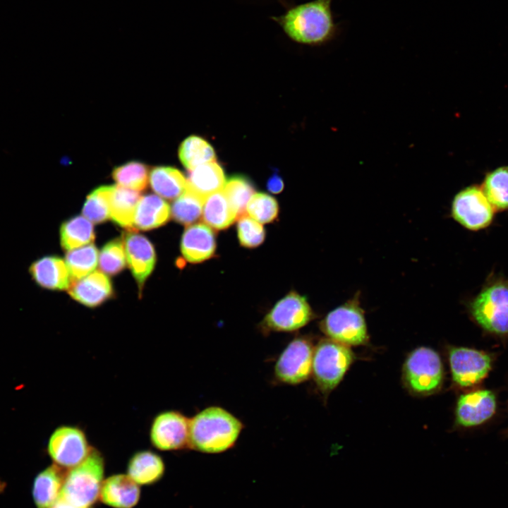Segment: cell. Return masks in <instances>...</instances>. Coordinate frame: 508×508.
Instances as JSON below:
<instances>
[{"instance_id": "6da1fadb", "label": "cell", "mask_w": 508, "mask_h": 508, "mask_svg": "<svg viewBox=\"0 0 508 508\" xmlns=\"http://www.w3.org/2000/svg\"><path fill=\"white\" fill-rule=\"evenodd\" d=\"M333 0H312L289 6L285 12L271 16L285 35L294 42L318 46L335 39L340 24L335 21Z\"/></svg>"}, {"instance_id": "7a4b0ae2", "label": "cell", "mask_w": 508, "mask_h": 508, "mask_svg": "<svg viewBox=\"0 0 508 508\" xmlns=\"http://www.w3.org/2000/svg\"><path fill=\"white\" fill-rule=\"evenodd\" d=\"M242 422L224 409L210 406L189 419L188 447L205 453L231 448L243 430Z\"/></svg>"}, {"instance_id": "3957f363", "label": "cell", "mask_w": 508, "mask_h": 508, "mask_svg": "<svg viewBox=\"0 0 508 508\" xmlns=\"http://www.w3.org/2000/svg\"><path fill=\"white\" fill-rule=\"evenodd\" d=\"M471 319L485 333L508 337V278L490 273L467 305Z\"/></svg>"}, {"instance_id": "277c9868", "label": "cell", "mask_w": 508, "mask_h": 508, "mask_svg": "<svg viewBox=\"0 0 508 508\" xmlns=\"http://www.w3.org/2000/svg\"><path fill=\"white\" fill-rule=\"evenodd\" d=\"M104 471L102 454L92 448L84 461L67 471L60 497L75 505L91 507L99 497Z\"/></svg>"}, {"instance_id": "5b68a950", "label": "cell", "mask_w": 508, "mask_h": 508, "mask_svg": "<svg viewBox=\"0 0 508 508\" xmlns=\"http://www.w3.org/2000/svg\"><path fill=\"white\" fill-rule=\"evenodd\" d=\"M353 361V354L344 344L331 339H322L314 349L312 374L319 389L331 392L340 382Z\"/></svg>"}, {"instance_id": "8992f818", "label": "cell", "mask_w": 508, "mask_h": 508, "mask_svg": "<svg viewBox=\"0 0 508 508\" xmlns=\"http://www.w3.org/2000/svg\"><path fill=\"white\" fill-rule=\"evenodd\" d=\"M320 328L329 339L346 346L364 344L368 339L357 296L330 311L321 321Z\"/></svg>"}, {"instance_id": "52a82bcc", "label": "cell", "mask_w": 508, "mask_h": 508, "mask_svg": "<svg viewBox=\"0 0 508 508\" xmlns=\"http://www.w3.org/2000/svg\"><path fill=\"white\" fill-rule=\"evenodd\" d=\"M495 212L481 187L476 185L461 190L452 202V218L471 231L489 227L494 221Z\"/></svg>"}, {"instance_id": "ba28073f", "label": "cell", "mask_w": 508, "mask_h": 508, "mask_svg": "<svg viewBox=\"0 0 508 508\" xmlns=\"http://www.w3.org/2000/svg\"><path fill=\"white\" fill-rule=\"evenodd\" d=\"M314 318V313L305 296L290 291L277 301L260 324L261 331L291 332L306 326Z\"/></svg>"}, {"instance_id": "9c48e42d", "label": "cell", "mask_w": 508, "mask_h": 508, "mask_svg": "<svg viewBox=\"0 0 508 508\" xmlns=\"http://www.w3.org/2000/svg\"><path fill=\"white\" fill-rule=\"evenodd\" d=\"M449 363L454 383L463 389H473L490 374L493 356L485 351L468 347H452Z\"/></svg>"}, {"instance_id": "30bf717a", "label": "cell", "mask_w": 508, "mask_h": 508, "mask_svg": "<svg viewBox=\"0 0 508 508\" xmlns=\"http://www.w3.org/2000/svg\"><path fill=\"white\" fill-rule=\"evenodd\" d=\"M404 375L408 387L418 394H430L440 388L443 380V366L438 353L421 347L406 361Z\"/></svg>"}, {"instance_id": "8fae6325", "label": "cell", "mask_w": 508, "mask_h": 508, "mask_svg": "<svg viewBox=\"0 0 508 508\" xmlns=\"http://www.w3.org/2000/svg\"><path fill=\"white\" fill-rule=\"evenodd\" d=\"M305 336L292 339L278 357L274 365L275 378L286 385H298L312 373L314 349Z\"/></svg>"}, {"instance_id": "7c38bea8", "label": "cell", "mask_w": 508, "mask_h": 508, "mask_svg": "<svg viewBox=\"0 0 508 508\" xmlns=\"http://www.w3.org/2000/svg\"><path fill=\"white\" fill-rule=\"evenodd\" d=\"M85 433L79 428L63 425L52 434L48 452L55 464L70 469L80 464L91 449Z\"/></svg>"}, {"instance_id": "4fadbf2b", "label": "cell", "mask_w": 508, "mask_h": 508, "mask_svg": "<svg viewBox=\"0 0 508 508\" xmlns=\"http://www.w3.org/2000/svg\"><path fill=\"white\" fill-rule=\"evenodd\" d=\"M497 398L488 389H476L461 394L456 402V423L465 428L480 426L496 413Z\"/></svg>"}, {"instance_id": "5bb4252c", "label": "cell", "mask_w": 508, "mask_h": 508, "mask_svg": "<svg viewBox=\"0 0 508 508\" xmlns=\"http://www.w3.org/2000/svg\"><path fill=\"white\" fill-rule=\"evenodd\" d=\"M189 419L176 411L159 413L152 421L150 438L157 449L173 451L188 447Z\"/></svg>"}, {"instance_id": "9a60e30c", "label": "cell", "mask_w": 508, "mask_h": 508, "mask_svg": "<svg viewBox=\"0 0 508 508\" xmlns=\"http://www.w3.org/2000/svg\"><path fill=\"white\" fill-rule=\"evenodd\" d=\"M123 241L126 262L140 292L155 265L154 246L145 236L135 231L126 233Z\"/></svg>"}, {"instance_id": "2e32d148", "label": "cell", "mask_w": 508, "mask_h": 508, "mask_svg": "<svg viewBox=\"0 0 508 508\" xmlns=\"http://www.w3.org/2000/svg\"><path fill=\"white\" fill-rule=\"evenodd\" d=\"M216 250V238L212 229L203 223L191 224L184 231L181 251L191 263H198L211 258Z\"/></svg>"}, {"instance_id": "e0dca14e", "label": "cell", "mask_w": 508, "mask_h": 508, "mask_svg": "<svg viewBox=\"0 0 508 508\" xmlns=\"http://www.w3.org/2000/svg\"><path fill=\"white\" fill-rule=\"evenodd\" d=\"M68 291L74 300L90 308L102 304L113 295L109 278L99 271L92 272L85 277L71 282Z\"/></svg>"}, {"instance_id": "ac0fdd59", "label": "cell", "mask_w": 508, "mask_h": 508, "mask_svg": "<svg viewBox=\"0 0 508 508\" xmlns=\"http://www.w3.org/2000/svg\"><path fill=\"white\" fill-rule=\"evenodd\" d=\"M29 273L40 287L54 291L68 289L71 278L66 262L55 255H47L34 261Z\"/></svg>"}, {"instance_id": "d6986e66", "label": "cell", "mask_w": 508, "mask_h": 508, "mask_svg": "<svg viewBox=\"0 0 508 508\" xmlns=\"http://www.w3.org/2000/svg\"><path fill=\"white\" fill-rule=\"evenodd\" d=\"M140 495L138 484L131 478L116 474L103 480L99 498L114 508H132L138 503Z\"/></svg>"}, {"instance_id": "ffe728a7", "label": "cell", "mask_w": 508, "mask_h": 508, "mask_svg": "<svg viewBox=\"0 0 508 508\" xmlns=\"http://www.w3.org/2000/svg\"><path fill=\"white\" fill-rule=\"evenodd\" d=\"M66 473V468L54 464L35 477L32 497L37 508H52L60 496Z\"/></svg>"}, {"instance_id": "44dd1931", "label": "cell", "mask_w": 508, "mask_h": 508, "mask_svg": "<svg viewBox=\"0 0 508 508\" xmlns=\"http://www.w3.org/2000/svg\"><path fill=\"white\" fill-rule=\"evenodd\" d=\"M169 204L155 195L140 198L135 212L133 226L135 231H147L165 224L169 219Z\"/></svg>"}, {"instance_id": "7402d4cb", "label": "cell", "mask_w": 508, "mask_h": 508, "mask_svg": "<svg viewBox=\"0 0 508 508\" xmlns=\"http://www.w3.org/2000/svg\"><path fill=\"white\" fill-rule=\"evenodd\" d=\"M186 180V187L205 198L222 190L226 183L223 169L215 160L189 170Z\"/></svg>"}, {"instance_id": "603a6c76", "label": "cell", "mask_w": 508, "mask_h": 508, "mask_svg": "<svg viewBox=\"0 0 508 508\" xmlns=\"http://www.w3.org/2000/svg\"><path fill=\"white\" fill-rule=\"evenodd\" d=\"M139 192L121 186H112L110 195V219L128 231H135L134 214L140 199Z\"/></svg>"}, {"instance_id": "cb8c5ba5", "label": "cell", "mask_w": 508, "mask_h": 508, "mask_svg": "<svg viewBox=\"0 0 508 508\" xmlns=\"http://www.w3.org/2000/svg\"><path fill=\"white\" fill-rule=\"evenodd\" d=\"M164 472L162 458L148 450L135 453L127 466L128 476L138 485L152 484L162 477Z\"/></svg>"}, {"instance_id": "d4e9b609", "label": "cell", "mask_w": 508, "mask_h": 508, "mask_svg": "<svg viewBox=\"0 0 508 508\" xmlns=\"http://www.w3.org/2000/svg\"><path fill=\"white\" fill-rule=\"evenodd\" d=\"M149 181L152 190L166 199H175L186 189L187 180L182 173L171 167L160 166L152 169Z\"/></svg>"}, {"instance_id": "484cf974", "label": "cell", "mask_w": 508, "mask_h": 508, "mask_svg": "<svg viewBox=\"0 0 508 508\" xmlns=\"http://www.w3.org/2000/svg\"><path fill=\"white\" fill-rule=\"evenodd\" d=\"M202 216L205 223L217 230L228 228L237 219L222 190L205 198Z\"/></svg>"}, {"instance_id": "4316f807", "label": "cell", "mask_w": 508, "mask_h": 508, "mask_svg": "<svg viewBox=\"0 0 508 508\" xmlns=\"http://www.w3.org/2000/svg\"><path fill=\"white\" fill-rule=\"evenodd\" d=\"M95 238L92 222L76 216L64 222L60 228L61 247L70 251L93 242Z\"/></svg>"}, {"instance_id": "83f0119b", "label": "cell", "mask_w": 508, "mask_h": 508, "mask_svg": "<svg viewBox=\"0 0 508 508\" xmlns=\"http://www.w3.org/2000/svg\"><path fill=\"white\" fill-rule=\"evenodd\" d=\"M65 262L71 283L85 277L95 270L99 262V252L93 243H90L68 251Z\"/></svg>"}, {"instance_id": "f1b7e54d", "label": "cell", "mask_w": 508, "mask_h": 508, "mask_svg": "<svg viewBox=\"0 0 508 508\" xmlns=\"http://www.w3.org/2000/svg\"><path fill=\"white\" fill-rule=\"evenodd\" d=\"M480 187L496 212L508 210V167L487 174Z\"/></svg>"}, {"instance_id": "f546056e", "label": "cell", "mask_w": 508, "mask_h": 508, "mask_svg": "<svg viewBox=\"0 0 508 508\" xmlns=\"http://www.w3.org/2000/svg\"><path fill=\"white\" fill-rule=\"evenodd\" d=\"M179 157L183 165L188 170L215 160L213 147L203 138L190 135L181 144Z\"/></svg>"}, {"instance_id": "4dcf8cb0", "label": "cell", "mask_w": 508, "mask_h": 508, "mask_svg": "<svg viewBox=\"0 0 508 508\" xmlns=\"http://www.w3.org/2000/svg\"><path fill=\"white\" fill-rule=\"evenodd\" d=\"M205 200V198L186 187L173 203L171 214L176 222L188 226L200 218Z\"/></svg>"}, {"instance_id": "1f68e13d", "label": "cell", "mask_w": 508, "mask_h": 508, "mask_svg": "<svg viewBox=\"0 0 508 508\" xmlns=\"http://www.w3.org/2000/svg\"><path fill=\"white\" fill-rule=\"evenodd\" d=\"M149 175L147 166L138 161L118 166L112 171V178L119 186L138 192L146 188Z\"/></svg>"}, {"instance_id": "d6a6232c", "label": "cell", "mask_w": 508, "mask_h": 508, "mask_svg": "<svg viewBox=\"0 0 508 508\" xmlns=\"http://www.w3.org/2000/svg\"><path fill=\"white\" fill-rule=\"evenodd\" d=\"M237 218L246 215V206L255 193L253 184L243 176H235L226 181L222 189Z\"/></svg>"}, {"instance_id": "836d02e7", "label": "cell", "mask_w": 508, "mask_h": 508, "mask_svg": "<svg viewBox=\"0 0 508 508\" xmlns=\"http://www.w3.org/2000/svg\"><path fill=\"white\" fill-rule=\"evenodd\" d=\"M112 186L95 188L88 195L83 207V216L95 224L110 219V195Z\"/></svg>"}, {"instance_id": "e575fe53", "label": "cell", "mask_w": 508, "mask_h": 508, "mask_svg": "<svg viewBox=\"0 0 508 508\" xmlns=\"http://www.w3.org/2000/svg\"><path fill=\"white\" fill-rule=\"evenodd\" d=\"M98 263L104 274L113 276L121 272L126 264L123 239L115 238L106 243L99 254Z\"/></svg>"}, {"instance_id": "d590c367", "label": "cell", "mask_w": 508, "mask_h": 508, "mask_svg": "<svg viewBox=\"0 0 508 508\" xmlns=\"http://www.w3.org/2000/svg\"><path fill=\"white\" fill-rule=\"evenodd\" d=\"M246 212L260 223H270L278 216L279 205L277 201L271 195L264 193H255L247 204Z\"/></svg>"}, {"instance_id": "8d00e7d4", "label": "cell", "mask_w": 508, "mask_h": 508, "mask_svg": "<svg viewBox=\"0 0 508 508\" xmlns=\"http://www.w3.org/2000/svg\"><path fill=\"white\" fill-rule=\"evenodd\" d=\"M236 229L239 243L245 248L258 247L265 238V231L262 225L246 215L238 219Z\"/></svg>"}, {"instance_id": "74e56055", "label": "cell", "mask_w": 508, "mask_h": 508, "mask_svg": "<svg viewBox=\"0 0 508 508\" xmlns=\"http://www.w3.org/2000/svg\"><path fill=\"white\" fill-rule=\"evenodd\" d=\"M267 188L271 193H280L284 188V183L282 178L277 174L272 175L267 183Z\"/></svg>"}, {"instance_id": "f35d334b", "label": "cell", "mask_w": 508, "mask_h": 508, "mask_svg": "<svg viewBox=\"0 0 508 508\" xmlns=\"http://www.w3.org/2000/svg\"><path fill=\"white\" fill-rule=\"evenodd\" d=\"M52 508H91V507H80L78 505H75L74 504H72L69 502L68 501L66 500L63 497H60L58 498L56 502L54 504V505L52 507Z\"/></svg>"}]
</instances>
